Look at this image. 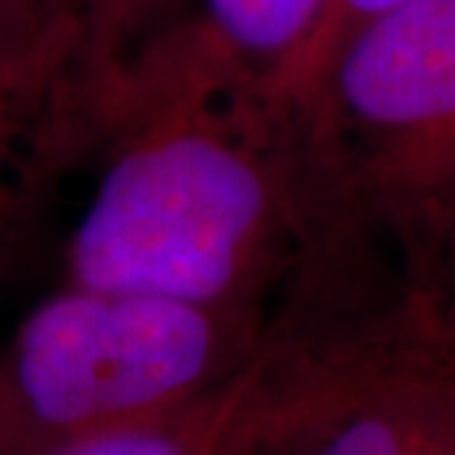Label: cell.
I'll list each match as a JSON object with an SVG mask.
<instances>
[{
    "mask_svg": "<svg viewBox=\"0 0 455 455\" xmlns=\"http://www.w3.org/2000/svg\"><path fill=\"white\" fill-rule=\"evenodd\" d=\"M80 172L62 284L275 316L376 243L314 107L249 75L189 15L107 80Z\"/></svg>",
    "mask_w": 455,
    "mask_h": 455,
    "instance_id": "cell-1",
    "label": "cell"
},
{
    "mask_svg": "<svg viewBox=\"0 0 455 455\" xmlns=\"http://www.w3.org/2000/svg\"><path fill=\"white\" fill-rule=\"evenodd\" d=\"M307 104L355 216L441 314L455 293V0H405L349 33Z\"/></svg>",
    "mask_w": 455,
    "mask_h": 455,
    "instance_id": "cell-2",
    "label": "cell"
},
{
    "mask_svg": "<svg viewBox=\"0 0 455 455\" xmlns=\"http://www.w3.org/2000/svg\"><path fill=\"white\" fill-rule=\"evenodd\" d=\"M275 316L60 284L0 343V455L178 411L240 370Z\"/></svg>",
    "mask_w": 455,
    "mask_h": 455,
    "instance_id": "cell-3",
    "label": "cell"
},
{
    "mask_svg": "<svg viewBox=\"0 0 455 455\" xmlns=\"http://www.w3.org/2000/svg\"><path fill=\"white\" fill-rule=\"evenodd\" d=\"M435 334L408 290L284 305L260 349L189 405L39 455H305Z\"/></svg>",
    "mask_w": 455,
    "mask_h": 455,
    "instance_id": "cell-4",
    "label": "cell"
},
{
    "mask_svg": "<svg viewBox=\"0 0 455 455\" xmlns=\"http://www.w3.org/2000/svg\"><path fill=\"white\" fill-rule=\"evenodd\" d=\"M92 133L84 30L33 0H0V263L84 169Z\"/></svg>",
    "mask_w": 455,
    "mask_h": 455,
    "instance_id": "cell-5",
    "label": "cell"
},
{
    "mask_svg": "<svg viewBox=\"0 0 455 455\" xmlns=\"http://www.w3.org/2000/svg\"><path fill=\"white\" fill-rule=\"evenodd\" d=\"M305 455H455V349L443 329Z\"/></svg>",
    "mask_w": 455,
    "mask_h": 455,
    "instance_id": "cell-6",
    "label": "cell"
},
{
    "mask_svg": "<svg viewBox=\"0 0 455 455\" xmlns=\"http://www.w3.org/2000/svg\"><path fill=\"white\" fill-rule=\"evenodd\" d=\"M329 0H193L189 18L234 62L296 98Z\"/></svg>",
    "mask_w": 455,
    "mask_h": 455,
    "instance_id": "cell-7",
    "label": "cell"
},
{
    "mask_svg": "<svg viewBox=\"0 0 455 455\" xmlns=\"http://www.w3.org/2000/svg\"><path fill=\"white\" fill-rule=\"evenodd\" d=\"M193 0H89L84 66L92 95L151 39L184 21Z\"/></svg>",
    "mask_w": 455,
    "mask_h": 455,
    "instance_id": "cell-8",
    "label": "cell"
},
{
    "mask_svg": "<svg viewBox=\"0 0 455 455\" xmlns=\"http://www.w3.org/2000/svg\"><path fill=\"white\" fill-rule=\"evenodd\" d=\"M405 0H329L325 6V18H323V27L314 39V48L307 53V62H305V71H302V84H299V101L307 104L311 98V86L316 75H320L323 62L331 57L334 48L346 39L349 33H355L358 27H363L372 18L385 15L387 9H394Z\"/></svg>",
    "mask_w": 455,
    "mask_h": 455,
    "instance_id": "cell-9",
    "label": "cell"
},
{
    "mask_svg": "<svg viewBox=\"0 0 455 455\" xmlns=\"http://www.w3.org/2000/svg\"><path fill=\"white\" fill-rule=\"evenodd\" d=\"M33 4L48 9L51 15L62 18V21L77 24L80 30L86 33V4H89V0H33Z\"/></svg>",
    "mask_w": 455,
    "mask_h": 455,
    "instance_id": "cell-10",
    "label": "cell"
},
{
    "mask_svg": "<svg viewBox=\"0 0 455 455\" xmlns=\"http://www.w3.org/2000/svg\"><path fill=\"white\" fill-rule=\"evenodd\" d=\"M441 329H443V338L455 349V293L447 299V305L441 307Z\"/></svg>",
    "mask_w": 455,
    "mask_h": 455,
    "instance_id": "cell-11",
    "label": "cell"
}]
</instances>
